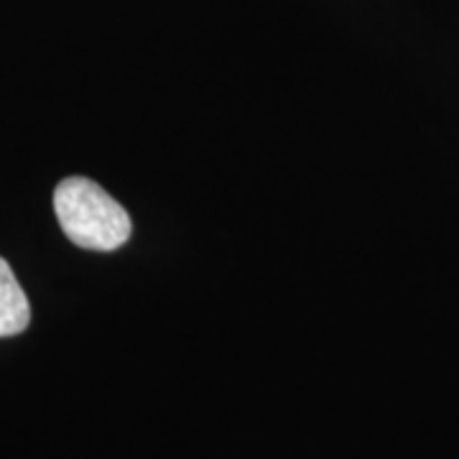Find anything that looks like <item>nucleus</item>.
Instances as JSON below:
<instances>
[{
  "label": "nucleus",
  "mask_w": 459,
  "mask_h": 459,
  "mask_svg": "<svg viewBox=\"0 0 459 459\" xmlns=\"http://www.w3.org/2000/svg\"><path fill=\"white\" fill-rule=\"evenodd\" d=\"M54 212L66 238L84 250L110 253L131 238L126 207L84 177H69L54 189Z\"/></svg>",
  "instance_id": "f257e3e1"
},
{
  "label": "nucleus",
  "mask_w": 459,
  "mask_h": 459,
  "mask_svg": "<svg viewBox=\"0 0 459 459\" xmlns=\"http://www.w3.org/2000/svg\"><path fill=\"white\" fill-rule=\"evenodd\" d=\"M31 322V307L11 265L0 258V337H16Z\"/></svg>",
  "instance_id": "f03ea898"
}]
</instances>
